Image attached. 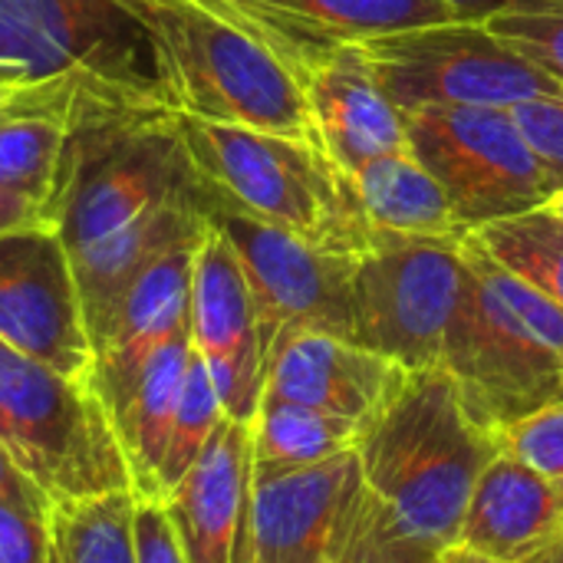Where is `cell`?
<instances>
[{"instance_id":"1","label":"cell","mask_w":563,"mask_h":563,"mask_svg":"<svg viewBox=\"0 0 563 563\" xmlns=\"http://www.w3.org/2000/svg\"><path fill=\"white\" fill-rule=\"evenodd\" d=\"M356 452L366 488L409 534L435 548L459 541L472 492L501 455L442 366L406 373Z\"/></svg>"},{"instance_id":"2","label":"cell","mask_w":563,"mask_h":563,"mask_svg":"<svg viewBox=\"0 0 563 563\" xmlns=\"http://www.w3.org/2000/svg\"><path fill=\"white\" fill-rule=\"evenodd\" d=\"M188 162L211 205L284 228L336 254L373 247L356 185L320 145L178 112Z\"/></svg>"},{"instance_id":"3","label":"cell","mask_w":563,"mask_h":563,"mask_svg":"<svg viewBox=\"0 0 563 563\" xmlns=\"http://www.w3.org/2000/svg\"><path fill=\"white\" fill-rule=\"evenodd\" d=\"M0 66L73 82L96 115L178 112L158 43L129 0H0Z\"/></svg>"},{"instance_id":"4","label":"cell","mask_w":563,"mask_h":563,"mask_svg":"<svg viewBox=\"0 0 563 563\" xmlns=\"http://www.w3.org/2000/svg\"><path fill=\"white\" fill-rule=\"evenodd\" d=\"M152 30L178 112L307 139L313 119L297 73L211 0H129Z\"/></svg>"},{"instance_id":"5","label":"cell","mask_w":563,"mask_h":563,"mask_svg":"<svg viewBox=\"0 0 563 563\" xmlns=\"http://www.w3.org/2000/svg\"><path fill=\"white\" fill-rule=\"evenodd\" d=\"M198 188L178 112L82 119L66 152L49 224L73 261Z\"/></svg>"},{"instance_id":"6","label":"cell","mask_w":563,"mask_h":563,"mask_svg":"<svg viewBox=\"0 0 563 563\" xmlns=\"http://www.w3.org/2000/svg\"><path fill=\"white\" fill-rule=\"evenodd\" d=\"M0 449L49 505L129 488L115 422L92 386L7 340H0Z\"/></svg>"},{"instance_id":"7","label":"cell","mask_w":563,"mask_h":563,"mask_svg":"<svg viewBox=\"0 0 563 563\" xmlns=\"http://www.w3.org/2000/svg\"><path fill=\"white\" fill-rule=\"evenodd\" d=\"M465 287L442 346V369L455 379L465 412L485 429L563 402V356L548 346L492 287L472 238L462 241Z\"/></svg>"},{"instance_id":"8","label":"cell","mask_w":563,"mask_h":563,"mask_svg":"<svg viewBox=\"0 0 563 563\" xmlns=\"http://www.w3.org/2000/svg\"><path fill=\"white\" fill-rule=\"evenodd\" d=\"M379 86L409 115L442 106L515 109L563 82L518 53L488 23L449 20L363 40Z\"/></svg>"},{"instance_id":"9","label":"cell","mask_w":563,"mask_h":563,"mask_svg":"<svg viewBox=\"0 0 563 563\" xmlns=\"http://www.w3.org/2000/svg\"><path fill=\"white\" fill-rule=\"evenodd\" d=\"M462 287V241L373 238L353 267L350 340L409 373L432 369L442 363Z\"/></svg>"},{"instance_id":"10","label":"cell","mask_w":563,"mask_h":563,"mask_svg":"<svg viewBox=\"0 0 563 563\" xmlns=\"http://www.w3.org/2000/svg\"><path fill=\"white\" fill-rule=\"evenodd\" d=\"M409 152L435 175L465 231L551 201V185L511 109L442 106L406 115Z\"/></svg>"},{"instance_id":"11","label":"cell","mask_w":563,"mask_h":563,"mask_svg":"<svg viewBox=\"0 0 563 563\" xmlns=\"http://www.w3.org/2000/svg\"><path fill=\"white\" fill-rule=\"evenodd\" d=\"M208 221L231 241L244 267L257 307L264 373L271 350L294 333H330L350 340V290L356 257L336 254L211 201Z\"/></svg>"},{"instance_id":"12","label":"cell","mask_w":563,"mask_h":563,"mask_svg":"<svg viewBox=\"0 0 563 563\" xmlns=\"http://www.w3.org/2000/svg\"><path fill=\"white\" fill-rule=\"evenodd\" d=\"M0 340L89 383L92 340L69 254L49 224L0 234Z\"/></svg>"},{"instance_id":"13","label":"cell","mask_w":563,"mask_h":563,"mask_svg":"<svg viewBox=\"0 0 563 563\" xmlns=\"http://www.w3.org/2000/svg\"><path fill=\"white\" fill-rule=\"evenodd\" d=\"M363 495L356 449L313 468L254 475L247 501L251 563H336Z\"/></svg>"},{"instance_id":"14","label":"cell","mask_w":563,"mask_h":563,"mask_svg":"<svg viewBox=\"0 0 563 563\" xmlns=\"http://www.w3.org/2000/svg\"><path fill=\"white\" fill-rule=\"evenodd\" d=\"M191 346L214 379L224 416L254 422L264 396L257 307L231 241L211 221L195 251Z\"/></svg>"},{"instance_id":"15","label":"cell","mask_w":563,"mask_h":563,"mask_svg":"<svg viewBox=\"0 0 563 563\" xmlns=\"http://www.w3.org/2000/svg\"><path fill=\"white\" fill-rule=\"evenodd\" d=\"M251 26L294 73L307 76L330 49L373 36L459 20L445 0H211Z\"/></svg>"},{"instance_id":"16","label":"cell","mask_w":563,"mask_h":563,"mask_svg":"<svg viewBox=\"0 0 563 563\" xmlns=\"http://www.w3.org/2000/svg\"><path fill=\"white\" fill-rule=\"evenodd\" d=\"M201 238L175 244L172 251L155 257L129 287L112 323L96 343L89 386L112 416V422L122 412L129 393L135 389L145 363L175 333L191 327V274Z\"/></svg>"},{"instance_id":"17","label":"cell","mask_w":563,"mask_h":563,"mask_svg":"<svg viewBox=\"0 0 563 563\" xmlns=\"http://www.w3.org/2000/svg\"><path fill=\"white\" fill-rule=\"evenodd\" d=\"M300 82L317 142L343 175L356 178L369 162L409 152L406 115L379 86L363 43L330 49Z\"/></svg>"},{"instance_id":"18","label":"cell","mask_w":563,"mask_h":563,"mask_svg":"<svg viewBox=\"0 0 563 563\" xmlns=\"http://www.w3.org/2000/svg\"><path fill=\"white\" fill-rule=\"evenodd\" d=\"M409 369L330 333H294L267 356L264 396L353 419L363 432L386 409Z\"/></svg>"},{"instance_id":"19","label":"cell","mask_w":563,"mask_h":563,"mask_svg":"<svg viewBox=\"0 0 563 563\" xmlns=\"http://www.w3.org/2000/svg\"><path fill=\"white\" fill-rule=\"evenodd\" d=\"M254 482L251 422L224 416L198 462L165 498L188 563H231Z\"/></svg>"},{"instance_id":"20","label":"cell","mask_w":563,"mask_h":563,"mask_svg":"<svg viewBox=\"0 0 563 563\" xmlns=\"http://www.w3.org/2000/svg\"><path fill=\"white\" fill-rule=\"evenodd\" d=\"M563 538V492L511 455H498L478 478L465 521L462 548L492 561L528 563Z\"/></svg>"},{"instance_id":"21","label":"cell","mask_w":563,"mask_h":563,"mask_svg":"<svg viewBox=\"0 0 563 563\" xmlns=\"http://www.w3.org/2000/svg\"><path fill=\"white\" fill-rule=\"evenodd\" d=\"M96 115L73 82H30L0 106V191L26 195L49 214L73 132Z\"/></svg>"},{"instance_id":"22","label":"cell","mask_w":563,"mask_h":563,"mask_svg":"<svg viewBox=\"0 0 563 563\" xmlns=\"http://www.w3.org/2000/svg\"><path fill=\"white\" fill-rule=\"evenodd\" d=\"M356 195L373 238L465 241L472 231L455 218L435 175L412 155L396 152L369 162L356 178Z\"/></svg>"},{"instance_id":"23","label":"cell","mask_w":563,"mask_h":563,"mask_svg":"<svg viewBox=\"0 0 563 563\" xmlns=\"http://www.w3.org/2000/svg\"><path fill=\"white\" fill-rule=\"evenodd\" d=\"M191 327L175 333L142 369L122 412L115 416V435L129 465V488L135 498H155V478L168 449L175 409L181 399L185 373L191 363Z\"/></svg>"},{"instance_id":"24","label":"cell","mask_w":563,"mask_h":563,"mask_svg":"<svg viewBox=\"0 0 563 563\" xmlns=\"http://www.w3.org/2000/svg\"><path fill=\"white\" fill-rule=\"evenodd\" d=\"M251 439H254V475H277V472L313 468L320 462L360 449L363 426L297 402L261 399V409L251 422Z\"/></svg>"},{"instance_id":"25","label":"cell","mask_w":563,"mask_h":563,"mask_svg":"<svg viewBox=\"0 0 563 563\" xmlns=\"http://www.w3.org/2000/svg\"><path fill=\"white\" fill-rule=\"evenodd\" d=\"M59 563H139L135 495L109 492L49 508Z\"/></svg>"},{"instance_id":"26","label":"cell","mask_w":563,"mask_h":563,"mask_svg":"<svg viewBox=\"0 0 563 563\" xmlns=\"http://www.w3.org/2000/svg\"><path fill=\"white\" fill-rule=\"evenodd\" d=\"M508 274L563 307V218L548 205L472 231Z\"/></svg>"},{"instance_id":"27","label":"cell","mask_w":563,"mask_h":563,"mask_svg":"<svg viewBox=\"0 0 563 563\" xmlns=\"http://www.w3.org/2000/svg\"><path fill=\"white\" fill-rule=\"evenodd\" d=\"M221 419H224V406L214 389V379H211L205 360L198 353H191L181 399H178L175 422H172V435H168V449H165V459H162V468L155 478L158 501H165L172 495V488L185 478V472L198 462L201 449L208 445V439Z\"/></svg>"},{"instance_id":"28","label":"cell","mask_w":563,"mask_h":563,"mask_svg":"<svg viewBox=\"0 0 563 563\" xmlns=\"http://www.w3.org/2000/svg\"><path fill=\"white\" fill-rule=\"evenodd\" d=\"M442 551L416 534H409L389 505L366 488L353 531L336 563H442Z\"/></svg>"},{"instance_id":"29","label":"cell","mask_w":563,"mask_h":563,"mask_svg":"<svg viewBox=\"0 0 563 563\" xmlns=\"http://www.w3.org/2000/svg\"><path fill=\"white\" fill-rule=\"evenodd\" d=\"M498 452L525 462L563 492V402L544 406L528 419H518L495 432Z\"/></svg>"},{"instance_id":"30","label":"cell","mask_w":563,"mask_h":563,"mask_svg":"<svg viewBox=\"0 0 563 563\" xmlns=\"http://www.w3.org/2000/svg\"><path fill=\"white\" fill-rule=\"evenodd\" d=\"M511 115H515L525 142L531 145V152L551 185V198H554L558 191H563V89L518 102L511 109Z\"/></svg>"},{"instance_id":"31","label":"cell","mask_w":563,"mask_h":563,"mask_svg":"<svg viewBox=\"0 0 563 563\" xmlns=\"http://www.w3.org/2000/svg\"><path fill=\"white\" fill-rule=\"evenodd\" d=\"M0 563H59L49 508L0 501Z\"/></svg>"},{"instance_id":"32","label":"cell","mask_w":563,"mask_h":563,"mask_svg":"<svg viewBox=\"0 0 563 563\" xmlns=\"http://www.w3.org/2000/svg\"><path fill=\"white\" fill-rule=\"evenodd\" d=\"M488 26L508 40L531 63L548 69L563 82V10L554 13H501L492 16Z\"/></svg>"},{"instance_id":"33","label":"cell","mask_w":563,"mask_h":563,"mask_svg":"<svg viewBox=\"0 0 563 563\" xmlns=\"http://www.w3.org/2000/svg\"><path fill=\"white\" fill-rule=\"evenodd\" d=\"M135 554L139 563H188L165 501L135 498Z\"/></svg>"},{"instance_id":"34","label":"cell","mask_w":563,"mask_h":563,"mask_svg":"<svg viewBox=\"0 0 563 563\" xmlns=\"http://www.w3.org/2000/svg\"><path fill=\"white\" fill-rule=\"evenodd\" d=\"M459 20L488 23L501 13H554L563 10V0H445Z\"/></svg>"},{"instance_id":"35","label":"cell","mask_w":563,"mask_h":563,"mask_svg":"<svg viewBox=\"0 0 563 563\" xmlns=\"http://www.w3.org/2000/svg\"><path fill=\"white\" fill-rule=\"evenodd\" d=\"M36 224H49V214L40 201H33L26 195L0 191V234L20 231V228H36Z\"/></svg>"},{"instance_id":"36","label":"cell","mask_w":563,"mask_h":563,"mask_svg":"<svg viewBox=\"0 0 563 563\" xmlns=\"http://www.w3.org/2000/svg\"><path fill=\"white\" fill-rule=\"evenodd\" d=\"M0 501H20V505H36V508H53L46 495L10 462V455L0 449Z\"/></svg>"},{"instance_id":"37","label":"cell","mask_w":563,"mask_h":563,"mask_svg":"<svg viewBox=\"0 0 563 563\" xmlns=\"http://www.w3.org/2000/svg\"><path fill=\"white\" fill-rule=\"evenodd\" d=\"M23 86H30V79L23 73H16L13 66H0V102L10 99V96H16Z\"/></svg>"},{"instance_id":"38","label":"cell","mask_w":563,"mask_h":563,"mask_svg":"<svg viewBox=\"0 0 563 563\" xmlns=\"http://www.w3.org/2000/svg\"><path fill=\"white\" fill-rule=\"evenodd\" d=\"M442 563H501V561H492V558H485V554H478V551H472V548L452 544V548H445V551H442Z\"/></svg>"},{"instance_id":"39","label":"cell","mask_w":563,"mask_h":563,"mask_svg":"<svg viewBox=\"0 0 563 563\" xmlns=\"http://www.w3.org/2000/svg\"><path fill=\"white\" fill-rule=\"evenodd\" d=\"M528 563H563V538H558L551 548H544L538 558H531Z\"/></svg>"},{"instance_id":"40","label":"cell","mask_w":563,"mask_h":563,"mask_svg":"<svg viewBox=\"0 0 563 563\" xmlns=\"http://www.w3.org/2000/svg\"><path fill=\"white\" fill-rule=\"evenodd\" d=\"M231 563H251V548H247V521L238 534V544H234V561Z\"/></svg>"},{"instance_id":"41","label":"cell","mask_w":563,"mask_h":563,"mask_svg":"<svg viewBox=\"0 0 563 563\" xmlns=\"http://www.w3.org/2000/svg\"><path fill=\"white\" fill-rule=\"evenodd\" d=\"M548 208H551L554 214H561V218H563V191H558V195H554V198L548 201Z\"/></svg>"},{"instance_id":"42","label":"cell","mask_w":563,"mask_h":563,"mask_svg":"<svg viewBox=\"0 0 563 563\" xmlns=\"http://www.w3.org/2000/svg\"><path fill=\"white\" fill-rule=\"evenodd\" d=\"M3 102H7V99H3ZM3 102H0V106H3Z\"/></svg>"}]
</instances>
